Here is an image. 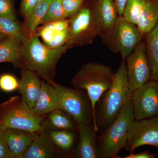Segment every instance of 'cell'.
Wrapping results in <instances>:
<instances>
[{
  "mask_svg": "<svg viewBox=\"0 0 158 158\" xmlns=\"http://www.w3.org/2000/svg\"><path fill=\"white\" fill-rule=\"evenodd\" d=\"M67 42L61 47L52 48L42 44L34 34L23 43L20 56V68L32 71L44 81L52 85L59 59L70 48Z\"/></svg>",
  "mask_w": 158,
  "mask_h": 158,
  "instance_id": "obj_1",
  "label": "cell"
},
{
  "mask_svg": "<svg viewBox=\"0 0 158 158\" xmlns=\"http://www.w3.org/2000/svg\"><path fill=\"white\" fill-rule=\"evenodd\" d=\"M131 98L125 59H122L114 73L111 87L103 94L97 103L98 109L95 111V116L98 129L106 128L112 124Z\"/></svg>",
  "mask_w": 158,
  "mask_h": 158,
  "instance_id": "obj_2",
  "label": "cell"
},
{
  "mask_svg": "<svg viewBox=\"0 0 158 158\" xmlns=\"http://www.w3.org/2000/svg\"><path fill=\"white\" fill-rule=\"evenodd\" d=\"M115 73L111 67L102 63L88 62L82 65L73 77L71 85L77 89L85 90L91 103L93 125L97 132L95 108L103 94L110 89Z\"/></svg>",
  "mask_w": 158,
  "mask_h": 158,
  "instance_id": "obj_3",
  "label": "cell"
},
{
  "mask_svg": "<svg viewBox=\"0 0 158 158\" xmlns=\"http://www.w3.org/2000/svg\"><path fill=\"white\" fill-rule=\"evenodd\" d=\"M134 120L132 103L130 99L124 105L117 118L102 133L98 139L99 158H113L124 148L128 132Z\"/></svg>",
  "mask_w": 158,
  "mask_h": 158,
  "instance_id": "obj_4",
  "label": "cell"
},
{
  "mask_svg": "<svg viewBox=\"0 0 158 158\" xmlns=\"http://www.w3.org/2000/svg\"><path fill=\"white\" fill-rule=\"evenodd\" d=\"M45 116L35 114L21 96H15L0 105V120L6 127L42 132Z\"/></svg>",
  "mask_w": 158,
  "mask_h": 158,
  "instance_id": "obj_5",
  "label": "cell"
},
{
  "mask_svg": "<svg viewBox=\"0 0 158 158\" xmlns=\"http://www.w3.org/2000/svg\"><path fill=\"white\" fill-rule=\"evenodd\" d=\"M99 36L103 44L111 52L120 54L122 59H125L144 35L136 25L129 22L123 16H119L113 28Z\"/></svg>",
  "mask_w": 158,
  "mask_h": 158,
  "instance_id": "obj_6",
  "label": "cell"
},
{
  "mask_svg": "<svg viewBox=\"0 0 158 158\" xmlns=\"http://www.w3.org/2000/svg\"><path fill=\"white\" fill-rule=\"evenodd\" d=\"M69 19L70 36L68 41L71 47L92 43L97 36H99L94 0L90 5H84L81 10Z\"/></svg>",
  "mask_w": 158,
  "mask_h": 158,
  "instance_id": "obj_7",
  "label": "cell"
},
{
  "mask_svg": "<svg viewBox=\"0 0 158 158\" xmlns=\"http://www.w3.org/2000/svg\"><path fill=\"white\" fill-rule=\"evenodd\" d=\"M52 85L59 94L58 109L70 115L77 123L90 122L93 113L87 94L81 89L67 88L56 82Z\"/></svg>",
  "mask_w": 158,
  "mask_h": 158,
  "instance_id": "obj_8",
  "label": "cell"
},
{
  "mask_svg": "<svg viewBox=\"0 0 158 158\" xmlns=\"http://www.w3.org/2000/svg\"><path fill=\"white\" fill-rule=\"evenodd\" d=\"M129 88L131 95L150 80L145 43L141 40L125 59Z\"/></svg>",
  "mask_w": 158,
  "mask_h": 158,
  "instance_id": "obj_9",
  "label": "cell"
},
{
  "mask_svg": "<svg viewBox=\"0 0 158 158\" xmlns=\"http://www.w3.org/2000/svg\"><path fill=\"white\" fill-rule=\"evenodd\" d=\"M134 120L158 117V83L151 81L135 91L131 98Z\"/></svg>",
  "mask_w": 158,
  "mask_h": 158,
  "instance_id": "obj_10",
  "label": "cell"
},
{
  "mask_svg": "<svg viewBox=\"0 0 158 158\" xmlns=\"http://www.w3.org/2000/svg\"><path fill=\"white\" fill-rule=\"evenodd\" d=\"M143 145H151L158 149V117L134 120L131 123L124 148L133 152Z\"/></svg>",
  "mask_w": 158,
  "mask_h": 158,
  "instance_id": "obj_11",
  "label": "cell"
},
{
  "mask_svg": "<svg viewBox=\"0 0 158 158\" xmlns=\"http://www.w3.org/2000/svg\"><path fill=\"white\" fill-rule=\"evenodd\" d=\"M79 141L77 145L75 156L77 158H99V149L96 132L94 125L90 122L77 123Z\"/></svg>",
  "mask_w": 158,
  "mask_h": 158,
  "instance_id": "obj_12",
  "label": "cell"
},
{
  "mask_svg": "<svg viewBox=\"0 0 158 158\" xmlns=\"http://www.w3.org/2000/svg\"><path fill=\"white\" fill-rule=\"evenodd\" d=\"M21 75L17 90L29 107L33 109L40 94L41 81L37 74L27 69L22 68Z\"/></svg>",
  "mask_w": 158,
  "mask_h": 158,
  "instance_id": "obj_13",
  "label": "cell"
},
{
  "mask_svg": "<svg viewBox=\"0 0 158 158\" xmlns=\"http://www.w3.org/2000/svg\"><path fill=\"white\" fill-rule=\"evenodd\" d=\"M62 152L55 145L44 131L35 133V138L22 158H60Z\"/></svg>",
  "mask_w": 158,
  "mask_h": 158,
  "instance_id": "obj_14",
  "label": "cell"
},
{
  "mask_svg": "<svg viewBox=\"0 0 158 158\" xmlns=\"http://www.w3.org/2000/svg\"><path fill=\"white\" fill-rule=\"evenodd\" d=\"M35 133L6 127V142L15 158H22L34 141Z\"/></svg>",
  "mask_w": 158,
  "mask_h": 158,
  "instance_id": "obj_15",
  "label": "cell"
},
{
  "mask_svg": "<svg viewBox=\"0 0 158 158\" xmlns=\"http://www.w3.org/2000/svg\"><path fill=\"white\" fill-rule=\"evenodd\" d=\"M41 88L39 98L36 105L31 109L35 114L45 116L58 109L59 96L58 91L52 85L46 81L41 82Z\"/></svg>",
  "mask_w": 158,
  "mask_h": 158,
  "instance_id": "obj_16",
  "label": "cell"
},
{
  "mask_svg": "<svg viewBox=\"0 0 158 158\" xmlns=\"http://www.w3.org/2000/svg\"><path fill=\"white\" fill-rule=\"evenodd\" d=\"M94 6L100 36L113 28L119 15L113 0H94Z\"/></svg>",
  "mask_w": 158,
  "mask_h": 158,
  "instance_id": "obj_17",
  "label": "cell"
},
{
  "mask_svg": "<svg viewBox=\"0 0 158 158\" xmlns=\"http://www.w3.org/2000/svg\"><path fill=\"white\" fill-rule=\"evenodd\" d=\"M23 42L15 37H6L0 42V63L9 62L20 68V56Z\"/></svg>",
  "mask_w": 158,
  "mask_h": 158,
  "instance_id": "obj_18",
  "label": "cell"
},
{
  "mask_svg": "<svg viewBox=\"0 0 158 158\" xmlns=\"http://www.w3.org/2000/svg\"><path fill=\"white\" fill-rule=\"evenodd\" d=\"M145 51L150 71V80L158 83V23L146 35Z\"/></svg>",
  "mask_w": 158,
  "mask_h": 158,
  "instance_id": "obj_19",
  "label": "cell"
},
{
  "mask_svg": "<svg viewBox=\"0 0 158 158\" xmlns=\"http://www.w3.org/2000/svg\"><path fill=\"white\" fill-rule=\"evenodd\" d=\"M47 115L42 123L44 130L73 131L77 128V123L73 117L62 110L56 109Z\"/></svg>",
  "mask_w": 158,
  "mask_h": 158,
  "instance_id": "obj_20",
  "label": "cell"
},
{
  "mask_svg": "<svg viewBox=\"0 0 158 158\" xmlns=\"http://www.w3.org/2000/svg\"><path fill=\"white\" fill-rule=\"evenodd\" d=\"M158 23V0H146L136 26L139 31L145 35Z\"/></svg>",
  "mask_w": 158,
  "mask_h": 158,
  "instance_id": "obj_21",
  "label": "cell"
},
{
  "mask_svg": "<svg viewBox=\"0 0 158 158\" xmlns=\"http://www.w3.org/2000/svg\"><path fill=\"white\" fill-rule=\"evenodd\" d=\"M44 131L61 152L69 151L73 147L75 141V134L73 131L44 130Z\"/></svg>",
  "mask_w": 158,
  "mask_h": 158,
  "instance_id": "obj_22",
  "label": "cell"
},
{
  "mask_svg": "<svg viewBox=\"0 0 158 158\" xmlns=\"http://www.w3.org/2000/svg\"><path fill=\"white\" fill-rule=\"evenodd\" d=\"M52 1L44 0L38 2L28 18L26 20V24L31 34H35L38 26L41 24Z\"/></svg>",
  "mask_w": 158,
  "mask_h": 158,
  "instance_id": "obj_23",
  "label": "cell"
},
{
  "mask_svg": "<svg viewBox=\"0 0 158 158\" xmlns=\"http://www.w3.org/2000/svg\"><path fill=\"white\" fill-rule=\"evenodd\" d=\"M0 33L7 37L18 38L23 42L27 38L15 20L8 17L0 16Z\"/></svg>",
  "mask_w": 158,
  "mask_h": 158,
  "instance_id": "obj_24",
  "label": "cell"
},
{
  "mask_svg": "<svg viewBox=\"0 0 158 158\" xmlns=\"http://www.w3.org/2000/svg\"><path fill=\"white\" fill-rule=\"evenodd\" d=\"M146 0H127L123 17L129 22L137 24Z\"/></svg>",
  "mask_w": 158,
  "mask_h": 158,
  "instance_id": "obj_25",
  "label": "cell"
},
{
  "mask_svg": "<svg viewBox=\"0 0 158 158\" xmlns=\"http://www.w3.org/2000/svg\"><path fill=\"white\" fill-rule=\"evenodd\" d=\"M61 0H52L46 14L41 24L58 20L68 19Z\"/></svg>",
  "mask_w": 158,
  "mask_h": 158,
  "instance_id": "obj_26",
  "label": "cell"
},
{
  "mask_svg": "<svg viewBox=\"0 0 158 158\" xmlns=\"http://www.w3.org/2000/svg\"><path fill=\"white\" fill-rule=\"evenodd\" d=\"M70 36V30L69 27L64 31L57 32L52 39L45 45L50 48H59L65 45L68 42Z\"/></svg>",
  "mask_w": 158,
  "mask_h": 158,
  "instance_id": "obj_27",
  "label": "cell"
},
{
  "mask_svg": "<svg viewBox=\"0 0 158 158\" xmlns=\"http://www.w3.org/2000/svg\"><path fill=\"white\" fill-rule=\"evenodd\" d=\"M87 0H61L65 12L69 19L79 12Z\"/></svg>",
  "mask_w": 158,
  "mask_h": 158,
  "instance_id": "obj_28",
  "label": "cell"
},
{
  "mask_svg": "<svg viewBox=\"0 0 158 158\" xmlns=\"http://www.w3.org/2000/svg\"><path fill=\"white\" fill-rule=\"evenodd\" d=\"M19 81L13 76L5 74L0 76V89L6 92L17 90Z\"/></svg>",
  "mask_w": 158,
  "mask_h": 158,
  "instance_id": "obj_29",
  "label": "cell"
},
{
  "mask_svg": "<svg viewBox=\"0 0 158 158\" xmlns=\"http://www.w3.org/2000/svg\"><path fill=\"white\" fill-rule=\"evenodd\" d=\"M6 127L0 120V158H15L6 142Z\"/></svg>",
  "mask_w": 158,
  "mask_h": 158,
  "instance_id": "obj_30",
  "label": "cell"
},
{
  "mask_svg": "<svg viewBox=\"0 0 158 158\" xmlns=\"http://www.w3.org/2000/svg\"><path fill=\"white\" fill-rule=\"evenodd\" d=\"M0 16L16 19L13 0H0Z\"/></svg>",
  "mask_w": 158,
  "mask_h": 158,
  "instance_id": "obj_31",
  "label": "cell"
},
{
  "mask_svg": "<svg viewBox=\"0 0 158 158\" xmlns=\"http://www.w3.org/2000/svg\"><path fill=\"white\" fill-rule=\"evenodd\" d=\"M38 3V0H21V13L26 20L27 19L31 12Z\"/></svg>",
  "mask_w": 158,
  "mask_h": 158,
  "instance_id": "obj_32",
  "label": "cell"
},
{
  "mask_svg": "<svg viewBox=\"0 0 158 158\" xmlns=\"http://www.w3.org/2000/svg\"><path fill=\"white\" fill-rule=\"evenodd\" d=\"M155 158V156L151 152L148 151H145L139 153L138 154H134L131 152L130 154L126 156L124 158Z\"/></svg>",
  "mask_w": 158,
  "mask_h": 158,
  "instance_id": "obj_33",
  "label": "cell"
},
{
  "mask_svg": "<svg viewBox=\"0 0 158 158\" xmlns=\"http://www.w3.org/2000/svg\"><path fill=\"white\" fill-rule=\"evenodd\" d=\"M113 1L118 11V15L123 16L125 7L126 5L127 0H113Z\"/></svg>",
  "mask_w": 158,
  "mask_h": 158,
  "instance_id": "obj_34",
  "label": "cell"
},
{
  "mask_svg": "<svg viewBox=\"0 0 158 158\" xmlns=\"http://www.w3.org/2000/svg\"><path fill=\"white\" fill-rule=\"evenodd\" d=\"M7 37L6 36L4 35V34H2V33H0V42H1L2 40L3 39H5V38Z\"/></svg>",
  "mask_w": 158,
  "mask_h": 158,
  "instance_id": "obj_35",
  "label": "cell"
},
{
  "mask_svg": "<svg viewBox=\"0 0 158 158\" xmlns=\"http://www.w3.org/2000/svg\"><path fill=\"white\" fill-rule=\"evenodd\" d=\"M42 1H44V0H38V2H41Z\"/></svg>",
  "mask_w": 158,
  "mask_h": 158,
  "instance_id": "obj_36",
  "label": "cell"
}]
</instances>
